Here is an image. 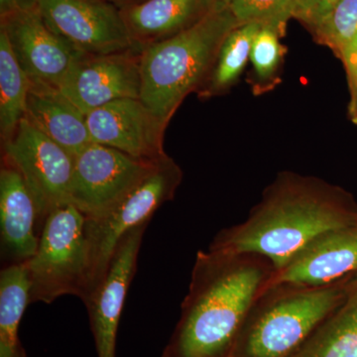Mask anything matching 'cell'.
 Masks as SVG:
<instances>
[{"mask_svg": "<svg viewBox=\"0 0 357 357\" xmlns=\"http://www.w3.org/2000/svg\"><path fill=\"white\" fill-rule=\"evenodd\" d=\"M357 222V210L340 188L294 172L277 175L243 222L220 230L208 249L266 258L275 270L331 230Z\"/></svg>", "mask_w": 357, "mask_h": 357, "instance_id": "cell-1", "label": "cell"}, {"mask_svg": "<svg viewBox=\"0 0 357 357\" xmlns=\"http://www.w3.org/2000/svg\"><path fill=\"white\" fill-rule=\"evenodd\" d=\"M260 255L199 251L175 335L163 357H230L273 277Z\"/></svg>", "mask_w": 357, "mask_h": 357, "instance_id": "cell-2", "label": "cell"}, {"mask_svg": "<svg viewBox=\"0 0 357 357\" xmlns=\"http://www.w3.org/2000/svg\"><path fill=\"white\" fill-rule=\"evenodd\" d=\"M239 25L229 6L140 52V100L168 126L185 98L206 83L223 40Z\"/></svg>", "mask_w": 357, "mask_h": 357, "instance_id": "cell-3", "label": "cell"}, {"mask_svg": "<svg viewBox=\"0 0 357 357\" xmlns=\"http://www.w3.org/2000/svg\"><path fill=\"white\" fill-rule=\"evenodd\" d=\"M351 276L321 287H268L249 312L230 357L293 356L340 304Z\"/></svg>", "mask_w": 357, "mask_h": 357, "instance_id": "cell-4", "label": "cell"}, {"mask_svg": "<svg viewBox=\"0 0 357 357\" xmlns=\"http://www.w3.org/2000/svg\"><path fill=\"white\" fill-rule=\"evenodd\" d=\"M84 222L72 204L59 206L45 218L36 252L26 261L30 303L52 304L66 295L86 299L89 261Z\"/></svg>", "mask_w": 357, "mask_h": 357, "instance_id": "cell-5", "label": "cell"}, {"mask_svg": "<svg viewBox=\"0 0 357 357\" xmlns=\"http://www.w3.org/2000/svg\"><path fill=\"white\" fill-rule=\"evenodd\" d=\"M182 180V169L166 154L114 208L102 217L86 218L89 274L84 304L105 279L122 239L131 230L149 222L160 206L174 198Z\"/></svg>", "mask_w": 357, "mask_h": 357, "instance_id": "cell-6", "label": "cell"}, {"mask_svg": "<svg viewBox=\"0 0 357 357\" xmlns=\"http://www.w3.org/2000/svg\"><path fill=\"white\" fill-rule=\"evenodd\" d=\"M157 161L91 143L75 157L70 203L86 218L102 217L142 182Z\"/></svg>", "mask_w": 357, "mask_h": 357, "instance_id": "cell-7", "label": "cell"}, {"mask_svg": "<svg viewBox=\"0 0 357 357\" xmlns=\"http://www.w3.org/2000/svg\"><path fill=\"white\" fill-rule=\"evenodd\" d=\"M3 160L24 178L39 218L70 203L75 157L24 119L13 137L2 142Z\"/></svg>", "mask_w": 357, "mask_h": 357, "instance_id": "cell-8", "label": "cell"}, {"mask_svg": "<svg viewBox=\"0 0 357 357\" xmlns=\"http://www.w3.org/2000/svg\"><path fill=\"white\" fill-rule=\"evenodd\" d=\"M38 9L52 31L84 55L141 49L122 9L109 0H39Z\"/></svg>", "mask_w": 357, "mask_h": 357, "instance_id": "cell-9", "label": "cell"}, {"mask_svg": "<svg viewBox=\"0 0 357 357\" xmlns=\"http://www.w3.org/2000/svg\"><path fill=\"white\" fill-rule=\"evenodd\" d=\"M14 57L31 89H60L84 54L61 38L46 24L39 9L1 20Z\"/></svg>", "mask_w": 357, "mask_h": 357, "instance_id": "cell-10", "label": "cell"}, {"mask_svg": "<svg viewBox=\"0 0 357 357\" xmlns=\"http://www.w3.org/2000/svg\"><path fill=\"white\" fill-rule=\"evenodd\" d=\"M140 52L84 55L60 91L86 114L121 98H140Z\"/></svg>", "mask_w": 357, "mask_h": 357, "instance_id": "cell-11", "label": "cell"}, {"mask_svg": "<svg viewBox=\"0 0 357 357\" xmlns=\"http://www.w3.org/2000/svg\"><path fill=\"white\" fill-rule=\"evenodd\" d=\"M86 122L93 143L144 161L166 155L164 134L168 126L140 98H121L91 110Z\"/></svg>", "mask_w": 357, "mask_h": 357, "instance_id": "cell-12", "label": "cell"}, {"mask_svg": "<svg viewBox=\"0 0 357 357\" xmlns=\"http://www.w3.org/2000/svg\"><path fill=\"white\" fill-rule=\"evenodd\" d=\"M148 223L122 239L109 271L86 301L98 357H116V337L126 295L137 267L138 256Z\"/></svg>", "mask_w": 357, "mask_h": 357, "instance_id": "cell-13", "label": "cell"}, {"mask_svg": "<svg viewBox=\"0 0 357 357\" xmlns=\"http://www.w3.org/2000/svg\"><path fill=\"white\" fill-rule=\"evenodd\" d=\"M357 271V222L321 234L287 264L275 270L269 285L321 287Z\"/></svg>", "mask_w": 357, "mask_h": 357, "instance_id": "cell-14", "label": "cell"}, {"mask_svg": "<svg viewBox=\"0 0 357 357\" xmlns=\"http://www.w3.org/2000/svg\"><path fill=\"white\" fill-rule=\"evenodd\" d=\"M38 218L36 202L24 178L3 160L0 170V234L4 253L13 263L28 261L36 252Z\"/></svg>", "mask_w": 357, "mask_h": 357, "instance_id": "cell-15", "label": "cell"}, {"mask_svg": "<svg viewBox=\"0 0 357 357\" xmlns=\"http://www.w3.org/2000/svg\"><path fill=\"white\" fill-rule=\"evenodd\" d=\"M227 4L222 0H143L121 9L134 42L142 49L190 29Z\"/></svg>", "mask_w": 357, "mask_h": 357, "instance_id": "cell-16", "label": "cell"}, {"mask_svg": "<svg viewBox=\"0 0 357 357\" xmlns=\"http://www.w3.org/2000/svg\"><path fill=\"white\" fill-rule=\"evenodd\" d=\"M25 119L74 157L93 143L86 114L60 89L30 88Z\"/></svg>", "mask_w": 357, "mask_h": 357, "instance_id": "cell-17", "label": "cell"}, {"mask_svg": "<svg viewBox=\"0 0 357 357\" xmlns=\"http://www.w3.org/2000/svg\"><path fill=\"white\" fill-rule=\"evenodd\" d=\"M290 357H357V271L340 304Z\"/></svg>", "mask_w": 357, "mask_h": 357, "instance_id": "cell-18", "label": "cell"}, {"mask_svg": "<svg viewBox=\"0 0 357 357\" xmlns=\"http://www.w3.org/2000/svg\"><path fill=\"white\" fill-rule=\"evenodd\" d=\"M30 304V281L26 262L13 263L0 273V357H27L18 331Z\"/></svg>", "mask_w": 357, "mask_h": 357, "instance_id": "cell-19", "label": "cell"}, {"mask_svg": "<svg viewBox=\"0 0 357 357\" xmlns=\"http://www.w3.org/2000/svg\"><path fill=\"white\" fill-rule=\"evenodd\" d=\"M261 26L255 23L237 25L223 40L215 64L198 96L202 100L225 95L241 79L248 61L256 34Z\"/></svg>", "mask_w": 357, "mask_h": 357, "instance_id": "cell-20", "label": "cell"}, {"mask_svg": "<svg viewBox=\"0 0 357 357\" xmlns=\"http://www.w3.org/2000/svg\"><path fill=\"white\" fill-rule=\"evenodd\" d=\"M30 86L14 57L6 33L0 29V134L1 141L13 137L25 119Z\"/></svg>", "mask_w": 357, "mask_h": 357, "instance_id": "cell-21", "label": "cell"}, {"mask_svg": "<svg viewBox=\"0 0 357 357\" xmlns=\"http://www.w3.org/2000/svg\"><path fill=\"white\" fill-rule=\"evenodd\" d=\"M282 38L273 29L261 27L253 40L250 53L252 72L248 82L255 96L269 93L281 82L284 59L287 53Z\"/></svg>", "mask_w": 357, "mask_h": 357, "instance_id": "cell-22", "label": "cell"}, {"mask_svg": "<svg viewBox=\"0 0 357 357\" xmlns=\"http://www.w3.org/2000/svg\"><path fill=\"white\" fill-rule=\"evenodd\" d=\"M300 0H229L230 11L239 24L255 23L285 36Z\"/></svg>", "mask_w": 357, "mask_h": 357, "instance_id": "cell-23", "label": "cell"}, {"mask_svg": "<svg viewBox=\"0 0 357 357\" xmlns=\"http://www.w3.org/2000/svg\"><path fill=\"white\" fill-rule=\"evenodd\" d=\"M310 32L317 43L330 49L340 59L357 35V0H340Z\"/></svg>", "mask_w": 357, "mask_h": 357, "instance_id": "cell-24", "label": "cell"}, {"mask_svg": "<svg viewBox=\"0 0 357 357\" xmlns=\"http://www.w3.org/2000/svg\"><path fill=\"white\" fill-rule=\"evenodd\" d=\"M340 0H300L294 20L299 21L309 31L317 27Z\"/></svg>", "mask_w": 357, "mask_h": 357, "instance_id": "cell-25", "label": "cell"}, {"mask_svg": "<svg viewBox=\"0 0 357 357\" xmlns=\"http://www.w3.org/2000/svg\"><path fill=\"white\" fill-rule=\"evenodd\" d=\"M39 8V0H0V18Z\"/></svg>", "mask_w": 357, "mask_h": 357, "instance_id": "cell-26", "label": "cell"}, {"mask_svg": "<svg viewBox=\"0 0 357 357\" xmlns=\"http://www.w3.org/2000/svg\"><path fill=\"white\" fill-rule=\"evenodd\" d=\"M349 117L352 123L357 126V86L351 91V102L349 105Z\"/></svg>", "mask_w": 357, "mask_h": 357, "instance_id": "cell-27", "label": "cell"}, {"mask_svg": "<svg viewBox=\"0 0 357 357\" xmlns=\"http://www.w3.org/2000/svg\"><path fill=\"white\" fill-rule=\"evenodd\" d=\"M109 1L114 2V4H123L124 7H128L129 6H133V4L138 3V2L143 1V0H109Z\"/></svg>", "mask_w": 357, "mask_h": 357, "instance_id": "cell-28", "label": "cell"}, {"mask_svg": "<svg viewBox=\"0 0 357 357\" xmlns=\"http://www.w3.org/2000/svg\"><path fill=\"white\" fill-rule=\"evenodd\" d=\"M222 1L225 2V3H227V1H229V0H222Z\"/></svg>", "mask_w": 357, "mask_h": 357, "instance_id": "cell-29", "label": "cell"}]
</instances>
